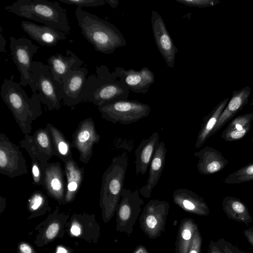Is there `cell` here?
Wrapping results in <instances>:
<instances>
[{"label":"cell","mask_w":253,"mask_h":253,"mask_svg":"<svg viewBox=\"0 0 253 253\" xmlns=\"http://www.w3.org/2000/svg\"><path fill=\"white\" fill-rule=\"evenodd\" d=\"M14 76L5 79L0 87V95L15 121L24 134L32 132V123L42 114L38 93L29 97L19 83L15 82Z\"/></svg>","instance_id":"cell-1"},{"label":"cell","mask_w":253,"mask_h":253,"mask_svg":"<svg viewBox=\"0 0 253 253\" xmlns=\"http://www.w3.org/2000/svg\"><path fill=\"white\" fill-rule=\"evenodd\" d=\"M75 15L81 33L96 51L110 54L126 45L122 32L114 24L77 7Z\"/></svg>","instance_id":"cell-2"},{"label":"cell","mask_w":253,"mask_h":253,"mask_svg":"<svg viewBox=\"0 0 253 253\" xmlns=\"http://www.w3.org/2000/svg\"><path fill=\"white\" fill-rule=\"evenodd\" d=\"M4 9L19 17L42 23L66 34L71 30L67 10L59 1L18 0Z\"/></svg>","instance_id":"cell-3"},{"label":"cell","mask_w":253,"mask_h":253,"mask_svg":"<svg viewBox=\"0 0 253 253\" xmlns=\"http://www.w3.org/2000/svg\"><path fill=\"white\" fill-rule=\"evenodd\" d=\"M96 75L87 78L85 101L98 107L122 100H127L129 90L104 65L96 66Z\"/></svg>","instance_id":"cell-4"},{"label":"cell","mask_w":253,"mask_h":253,"mask_svg":"<svg viewBox=\"0 0 253 253\" xmlns=\"http://www.w3.org/2000/svg\"><path fill=\"white\" fill-rule=\"evenodd\" d=\"M128 162L126 153L115 156L102 175L100 203L106 221L114 215L121 200Z\"/></svg>","instance_id":"cell-5"},{"label":"cell","mask_w":253,"mask_h":253,"mask_svg":"<svg viewBox=\"0 0 253 253\" xmlns=\"http://www.w3.org/2000/svg\"><path fill=\"white\" fill-rule=\"evenodd\" d=\"M29 74V86L34 93L39 91L41 103L49 111L60 109L64 93L63 85L54 79L49 66L41 61H33Z\"/></svg>","instance_id":"cell-6"},{"label":"cell","mask_w":253,"mask_h":253,"mask_svg":"<svg viewBox=\"0 0 253 253\" xmlns=\"http://www.w3.org/2000/svg\"><path fill=\"white\" fill-rule=\"evenodd\" d=\"M101 117L114 124L129 125L147 117L151 108L137 100H122L98 107Z\"/></svg>","instance_id":"cell-7"},{"label":"cell","mask_w":253,"mask_h":253,"mask_svg":"<svg viewBox=\"0 0 253 253\" xmlns=\"http://www.w3.org/2000/svg\"><path fill=\"white\" fill-rule=\"evenodd\" d=\"M144 202L139 196V192L124 188L116 212V230L128 235L132 234L138 218L142 211Z\"/></svg>","instance_id":"cell-8"},{"label":"cell","mask_w":253,"mask_h":253,"mask_svg":"<svg viewBox=\"0 0 253 253\" xmlns=\"http://www.w3.org/2000/svg\"><path fill=\"white\" fill-rule=\"evenodd\" d=\"M169 205L166 201L150 200L143 208L139 217L141 230L151 239L160 237L165 231Z\"/></svg>","instance_id":"cell-9"},{"label":"cell","mask_w":253,"mask_h":253,"mask_svg":"<svg viewBox=\"0 0 253 253\" xmlns=\"http://www.w3.org/2000/svg\"><path fill=\"white\" fill-rule=\"evenodd\" d=\"M28 173V166L19 147L0 132V173L14 178Z\"/></svg>","instance_id":"cell-10"},{"label":"cell","mask_w":253,"mask_h":253,"mask_svg":"<svg viewBox=\"0 0 253 253\" xmlns=\"http://www.w3.org/2000/svg\"><path fill=\"white\" fill-rule=\"evenodd\" d=\"M10 42L12 60L20 74L19 84L24 87L29 85L31 83L29 72L32 67V58L40 47L25 37L16 39L11 36Z\"/></svg>","instance_id":"cell-11"},{"label":"cell","mask_w":253,"mask_h":253,"mask_svg":"<svg viewBox=\"0 0 253 253\" xmlns=\"http://www.w3.org/2000/svg\"><path fill=\"white\" fill-rule=\"evenodd\" d=\"M31 159H36L41 167H43L52 157L56 156L50 135L46 128H39L32 135L25 134L19 142Z\"/></svg>","instance_id":"cell-12"},{"label":"cell","mask_w":253,"mask_h":253,"mask_svg":"<svg viewBox=\"0 0 253 253\" xmlns=\"http://www.w3.org/2000/svg\"><path fill=\"white\" fill-rule=\"evenodd\" d=\"M100 138L91 118L79 123L72 135V146L78 151L81 162L84 164L88 163L93 154V146L99 142Z\"/></svg>","instance_id":"cell-13"},{"label":"cell","mask_w":253,"mask_h":253,"mask_svg":"<svg viewBox=\"0 0 253 253\" xmlns=\"http://www.w3.org/2000/svg\"><path fill=\"white\" fill-rule=\"evenodd\" d=\"M88 70L85 67L69 70L62 78L63 103L73 107L85 101V90Z\"/></svg>","instance_id":"cell-14"},{"label":"cell","mask_w":253,"mask_h":253,"mask_svg":"<svg viewBox=\"0 0 253 253\" xmlns=\"http://www.w3.org/2000/svg\"><path fill=\"white\" fill-rule=\"evenodd\" d=\"M151 26L157 48L169 67L174 66L178 49L174 45L162 16L156 11L151 12Z\"/></svg>","instance_id":"cell-15"},{"label":"cell","mask_w":253,"mask_h":253,"mask_svg":"<svg viewBox=\"0 0 253 253\" xmlns=\"http://www.w3.org/2000/svg\"><path fill=\"white\" fill-rule=\"evenodd\" d=\"M113 72L129 91L135 93L145 94L155 82L153 72L147 67H143L139 71L133 69L126 70L117 67Z\"/></svg>","instance_id":"cell-16"},{"label":"cell","mask_w":253,"mask_h":253,"mask_svg":"<svg viewBox=\"0 0 253 253\" xmlns=\"http://www.w3.org/2000/svg\"><path fill=\"white\" fill-rule=\"evenodd\" d=\"M42 173V187L48 195L55 200H64L66 194L65 172L59 162L48 163L41 168Z\"/></svg>","instance_id":"cell-17"},{"label":"cell","mask_w":253,"mask_h":253,"mask_svg":"<svg viewBox=\"0 0 253 253\" xmlns=\"http://www.w3.org/2000/svg\"><path fill=\"white\" fill-rule=\"evenodd\" d=\"M23 31L30 37L42 46H52L60 41L67 39L66 34L46 25L22 21L21 24Z\"/></svg>","instance_id":"cell-18"},{"label":"cell","mask_w":253,"mask_h":253,"mask_svg":"<svg viewBox=\"0 0 253 253\" xmlns=\"http://www.w3.org/2000/svg\"><path fill=\"white\" fill-rule=\"evenodd\" d=\"M173 203L183 211L194 214L207 216L209 208L203 198L186 188H178L172 194Z\"/></svg>","instance_id":"cell-19"},{"label":"cell","mask_w":253,"mask_h":253,"mask_svg":"<svg viewBox=\"0 0 253 253\" xmlns=\"http://www.w3.org/2000/svg\"><path fill=\"white\" fill-rule=\"evenodd\" d=\"M194 155L199 158L197 167L199 172L203 175H211L221 171L228 161L216 149L205 146Z\"/></svg>","instance_id":"cell-20"},{"label":"cell","mask_w":253,"mask_h":253,"mask_svg":"<svg viewBox=\"0 0 253 253\" xmlns=\"http://www.w3.org/2000/svg\"><path fill=\"white\" fill-rule=\"evenodd\" d=\"M251 93L250 86L233 91L231 99L220 116L217 123L211 133V136L220 129L227 123L232 120L249 101Z\"/></svg>","instance_id":"cell-21"},{"label":"cell","mask_w":253,"mask_h":253,"mask_svg":"<svg viewBox=\"0 0 253 253\" xmlns=\"http://www.w3.org/2000/svg\"><path fill=\"white\" fill-rule=\"evenodd\" d=\"M167 151L165 143L160 141L149 166L146 184L139 189V193L144 198L150 197L153 189L159 181L165 165Z\"/></svg>","instance_id":"cell-22"},{"label":"cell","mask_w":253,"mask_h":253,"mask_svg":"<svg viewBox=\"0 0 253 253\" xmlns=\"http://www.w3.org/2000/svg\"><path fill=\"white\" fill-rule=\"evenodd\" d=\"M160 136L154 132L148 138L143 139L135 151V172L138 176L144 174L148 170L152 159L160 143Z\"/></svg>","instance_id":"cell-23"},{"label":"cell","mask_w":253,"mask_h":253,"mask_svg":"<svg viewBox=\"0 0 253 253\" xmlns=\"http://www.w3.org/2000/svg\"><path fill=\"white\" fill-rule=\"evenodd\" d=\"M47 62L54 79L62 83V77L70 70L78 69L84 62L70 50H67L66 55L56 53L51 55Z\"/></svg>","instance_id":"cell-24"},{"label":"cell","mask_w":253,"mask_h":253,"mask_svg":"<svg viewBox=\"0 0 253 253\" xmlns=\"http://www.w3.org/2000/svg\"><path fill=\"white\" fill-rule=\"evenodd\" d=\"M253 112L239 115L231 120L221 134L225 141L232 142L244 138L251 128Z\"/></svg>","instance_id":"cell-25"},{"label":"cell","mask_w":253,"mask_h":253,"mask_svg":"<svg viewBox=\"0 0 253 253\" xmlns=\"http://www.w3.org/2000/svg\"><path fill=\"white\" fill-rule=\"evenodd\" d=\"M66 177L65 202H71L80 189L84 177V168H80L73 159L64 163Z\"/></svg>","instance_id":"cell-26"},{"label":"cell","mask_w":253,"mask_h":253,"mask_svg":"<svg viewBox=\"0 0 253 253\" xmlns=\"http://www.w3.org/2000/svg\"><path fill=\"white\" fill-rule=\"evenodd\" d=\"M222 207L228 218L243 222L247 226L253 223V217L248 207L240 199L231 196H225L223 199Z\"/></svg>","instance_id":"cell-27"},{"label":"cell","mask_w":253,"mask_h":253,"mask_svg":"<svg viewBox=\"0 0 253 253\" xmlns=\"http://www.w3.org/2000/svg\"><path fill=\"white\" fill-rule=\"evenodd\" d=\"M229 100L228 97L223 99L212 109L207 116L204 117L197 135L195 144L196 148H199L202 146L208 139L211 136V133Z\"/></svg>","instance_id":"cell-28"},{"label":"cell","mask_w":253,"mask_h":253,"mask_svg":"<svg viewBox=\"0 0 253 253\" xmlns=\"http://www.w3.org/2000/svg\"><path fill=\"white\" fill-rule=\"evenodd\" d=\"M45 128L52 142L55 156L58 157L63 163L72 159V143L60 130L52 124L47 123Z\"/></svg>","instance_id":"cell-29"},{"label":"cell","mask_w":253,"mask_h":253,"mask_svg":"<svg viewBox=\"0 0 253 253\" xmlns=\"http://www.w3.org/2000/svg\"><path fill=\"white\" fill-rule=\"evenodd\" d=\"M198 228L197 224L191 218H185L181 220L175 242L176 253H188L195 232Z\"/></svg>","instance_id":"cell-30"},{"label":"cell","mask_w":253,"mask_h":253,"mask_svg":"<svg viewBox=\"0 0 253 253\" xmlns=\"http://www.w3.org/2000/svg\"><path fill=\"white\" fill-rule=\"evenodd\" d=\"M251 181H253V162L229 174L222 182L228 184H235Z\"/></svg>","instance_id":"cell-31"},{"label":"cell","mask_w":253,"mask_h":253,"mask_svg":"<svg viewBox=\"0 0 253 253\" xmlns=\"http://www.w3.org/2000/svg\"><path fill=\"white\" fill-rule=\"evenodd\" d=\"M175 1L190 7L206 8L213 6L220 3L218 0H174Z\"/></svg>","instance_id":"cell-32"},{"label":"cell","mask_w":253,"mask_h":253,"mask_svg":"<svg viewBox=\"0 0 253 253\" xmlns=\"http://www.w3.org/2000/svg\"><path fill=\"white\" fill-rule=\"evenodd\" d=\"M59 2L76 5L81 8L83 7H97L106 4L105 0H59Z\"/></svg>","instance_id":"cell-33"},{"label":"cell","mask_w":253,"mask_h":253,"mask_svg":"<svg viewBox=\"0 0 253 253\" xmlns=\"http://www.w3.org/2000/svg\"><path fill=\"white\" fill-rule=\"evenodd\" d=\"M46 202L44 194L40 191H34L29 200V205L33 211H36L44 206Z\"/></svg>","instance_id":"cell-34"},{"label":"cell","mask_w":253,"mask_h":253,"mask_svg":"<svg viewBox=\"0 0 253 253\" xmlns=\"http://www.w3.org/2000/svg\"><path fill=\"white\" fill-rule=\"evenodd\" d=\"M31 165L33 184L42 187V173L39 162L36 159H32Z\"/></svg>","instance_id":"cell-35"},{"label":"cell","mask_w":253,"mask_h":253,"mask_svg":"<svg viewBox=\"0 0 253 253\" xmlns=\"http://www.w3.org/2000/svg\"><path fill=\"white\" fill-rule=\"evenodd\" d=\"M215 243L222 253H246L223 238H220Z\"/></svg>","instance_id":"cell-36"},{"label":"cell","mask_w":253,"mask_h":253,"mask_svg":"<svg viewBox=\"0 0 253 253\" xmlns=\"http://www.w3.org/2000/svg\"><path fill=\"white\" fill-rule=\"evenodd\" d=\"M202 238L199 229L198 228L195 232L188 253H202Z\"/></svg>","instance_id":"cell-37"},{"label":"cell","mask_w":253,"mask_h":253,"mask_svg":"<svg viewBox=\"0 0 253 253\" xmlns=\"http://www.w3.org/2000/svg\"><path fill=\"white\" fill-rule=\"evenodd\" d=\"M59 226L58 223H53L50 225L46 232V236L48 239H53L58 232Z\"/></svg>","instance_id":"cell-38"},{"label":"cell","mask_w":253,"mask_h":253,"mask_svg":"<svg viewBox=\"0 0 253 253\" xmlns=\"http://www.w3.org/2000/svg\"><path fill=\"white\" fill-rule=\"evenodd\" d=\"M243 234L249 243L253 248V226L244 230Z\"/></svg>","instance_id":"cell-39"},{"label":"cell","mask_w":253,"mask_h":253,"mask_svg":"<svg viewBox=\"0 0 253 253\" xmlns=\"http://www.w3.org/2000/svg\"><path fill=\"white\" fill-rule=\"evenodd\" d=\"M208 253H222L217 247L215 242L211 240L208 247Z\"/></svg>","instance_id":"cell-40"},{"label":"cell","mask_w":253,"mask_h":253,"mask_svg":"<svg viewBox=\"0 0 253 253\" xmlns=\"http://www.w3.org/2000/svg\"><path fill=\"white\" fill-rule=\"evenodd\" d=\"M6 43V42L1 32L0 34V51L1 52H6L5 48Z\"/></svg>","instance_id":"cell-41"},{"label":"cell","mask_w":253,"mask_h":253,"mask_svg":"<svg viewBox=\"0 0 253 253\" xmlns=\"http://www.w3.org/2000/svg\"><path fill=\"white\" fill-rule=\"evenodd\" d=\"M132 253H149L146 248L141 245L138 246Z\"/></svg>","instance_id":"cell-42"},{"label":"cell","mask_w":253,"mask_h":253,"mask_svg":"<svg viewBox=\"0 0 253 253\" xmlns=\"http://www.w3.org/2000/svg\"><path fill=\"white\" fill-rule=\"evenodd\" d=\"M20 250L22 253H32V252L31 247L26 244H21Z\"/></svg>","instance_id":"cell-43"},{"label":"cell","mask_w":253,"mask_h":253,"mask_svg":"<svg viewBox=\"0 0 253 253\" xmlns=\"http://www.w3.org/2000/svg\"><path fill=\"white\" fill-rule=\"evenodd\" d=\"M106 3L108 4L112 8H116L119 4V1L118 0H105Z\"/></svg>","instance_id":"cell-44"},{"label":"cell","mask_w":253,"mask_h":253,"mask_svg":"<svg viewBox=\"0 0 253 253\" xmlns=\"http://www.w3.org/2000/svg\"><path fill=\"white\" fill-rule=\"evenodd\" d=\"M71 232L75 236H79L80 234V228L76 225H73L71 228Z\"/></svg>","instance_id":"cell-45"},{"label":"cell","mask_w":253,"mask_h":253,"mask_svg":"<svg viewBox=\"0 0 253 253\" xmlns=\"http://www.w3.org/2000/svg\"><path fill=\"white\" fill-rule=\"evenodd\" d=\"M56 253H67L66 249L62 247H58Z\"/></svg>","instance_id":"cell-46"},{"label":"cell","mask_w":253,"mask_h":253,"mask_svg":"<svg viewBox=\"0 0 253 253\" xmlns=\"http://www.w3.org/2000/svg\"><path fill=\"white\" fill-rule=\"evenodd\" d=\"M250 106H253V98L252 99L251 102H250Z\"/></svg>","instance_id":"cell-47"},{"label":"cell","mask_w":253,"mask_h":253,"mask_svg":"<svg viewBox=\"0 0 253 253\" xmlns=\"http://www.w3.org/2000/svg\"><path fill=\"white\" fill-rule=\"evenodd\" d=\"M252 142H253V138L252 139Z\"/></svg>","instance_id":"cell-48"},{"label":"cell","mask_w":253,"mask_h":253,"mask_svg":"<svg viewBox=\"0 0 253 253\" xmlns=\"http://www.w3.org/2000/svg\"><path fill=\"white\" fill-rule=\"evenodd\" d=\"M176 253L175 252V253Z\"/></svg>","instance_id":"cell-49"}]
</instances>
